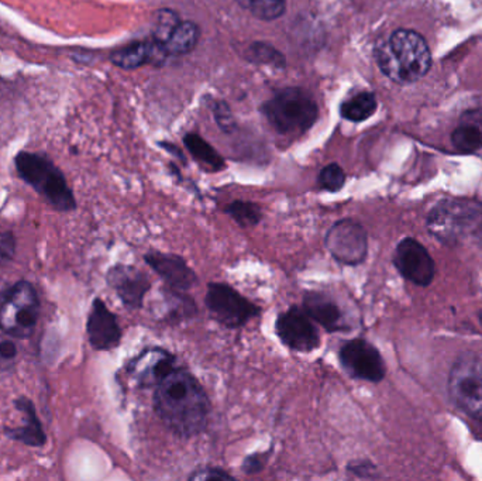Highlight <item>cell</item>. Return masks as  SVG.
<instances>
[{
  "instance_id": "6da1fadb",
  "label": "cell",
  "mask_w": 482,
  "mask_h": 481,
  "mask_svg": "<svg viewBox=\"0 0 482 481\" xmlns=\"http://www.w3.org/2000/svg\"><path fill=\"white\" fill-rule=\"evenodd\" d=\"M154 410L160 420L181 438L204 433L211 413V401L191 371L176 368L154 389Z\"/></svg>"
},
{
  "instance_id": "30bf717a",
  "label": "cell",
  "mask_w": 482,
  "mask_h": 481,
  "mask_svg": "<svg viewBox=\"0 0 482 481\" xmlns=\"http://www.w3.org/2000/svg\"><path fill=\"white\" fill-rule=\"evenodd\" d=\"M339 361L351 379L368 383H380L387 374V366L380 350L365 339L344 342L339 349Z\"/></svg>"
},
{
  "instance_id": "277c9868",
  "label": "cell",
  "mask_w": 482,
  "mask_h": 481,
  "mask_svg": "<svg viewBox=\"0 0 482 481\" xmlns=\"http://www.w3.org/2000/svg\"><path fill=\"white\" fill-rule=\"evenodd\" d=\"M427 228L443 243H460L471 236L482 241V207L460 199L440 202L430 212Z\"/></svg>"
},
{
  "instance_id": "4fadbf2b",
  "label": "cell",
  "mask_w": 482,
  "mask_h": 481,
  "mask_svg": "<svg viewBox=\"0 0 482 481\" xmlns=\"http://www.w3.org/2000/svg\"><path fill=\"white\" fill-rule=\"evenodd\" d=\"M108 284L115 290L121 304L131 311L142 308L144 298L152 290V283L149 275L134 265H113L106 275Z\"/></svg>"
},
{
  "instance_id": "ba28073f",
  "label": "cell",
  "mask_w": 482,
  "mask_h": 481,
  "mask_svg": "<svg viewBox=\"0 0 482 481\" xmlns=\"http://www.w3.org/2000/svg\"><path fill=\"white\" fill-rule=\"evenodd\" d=\"M448 392L464 412L482 422V364L476 356H461L448 376Z\"/></svg>"
},
{
  "instance_id": "8fae6325",
  "label": "cell",
  "mask_w": 482,
  "mask_h": 481,
  "mask_svg": "<svg viewBox=\"0 0 482 481\" xmlns=\"http://www.w3.org/2000/svg\"><path fill=\"white\" fill-rule=\"evenodd\" d=\"M276 334L282 345L294 352L310 353L320 347V335L315 322L297 305L277 316Z\"/></svg>"
},
{
  "instance_id": "4316f807",
  "label": "cell",
  "mask_w": 482,
  "mask_h": 481,
  "mask_svg": "<svg viewBox=\"0 0 482 481\" xmlns=\"http://www.w3.org/2000/svg\"><path fill=\"white\" fill-rule=\"evenodd\" d=\"M20 349L16 337L0 330V377L9 376L19 361Z\"/></svg>"
},
{
  "instance_id": "603a6c76",
  "label": "cell",
  "mask_w": 482,
  "mask_h": 481,
  "mask_svg": "<svg viewBox=\"0 0 482 481\" xmlns=\"http://www.w3.org/2000/svg\"><path fill=\"white\" fill-rule=\"evenodd\" d=\"M185 144L189 152L199 163L209 171H220L225 167V161L215 152L211 145L207 144L204 139L195 134H189L185 137Z\"/></svg>"
},
{
  "instance_id": "e0dca14e",
  "label": "cell",
  "mask_w": 482,
  "mask_h": 481,
  "mask_svg": "<svg viewBox=\"0 0 482 481\" xmlns=\"http://www.w3.org/2000/svg\"><path fill=\"white\" fill-rule=\"evenodd\" d=\"M303 311L309 318L320 325L329 334L347 332L351 329L346 321L343 309L328 294L321 291H307L303 295Z\"/></svg>"
},
{
  "instance_id": "1f68e13d",
  "label": "cell",
  "mask_w": 482,
  "mask_h": 481,
  "mask_svg": "<svg viewBox=\"0 0 482 481\" xmlns=\"http://www.w3.org/2000/svg\"><path fill=\"white\" fill-rule=\"evenodd\" d=\"M15 251L16 241L12 233L2 231L0 233V264H6V262H12Z\"/></svg>"
},
{
  "instance_id": "5bb4252c",
  "label": "cell",
  "mask_w": 482,
  "mask_h": 481,
  "mask_svg": "<svg viewBox=\"0 0 482 481\" xmlns=\"http://www.w3.org/2000/svg\"><path fill=\"white\" fill-rule=\"evenodd\" d=\"M393 264L402 277L422 287L429 285L435 277V262L426 249L414 239H403L396 246Z\"/></svg>"
},
{
  "instance_id": "d4e9b609",
  "label": "cell",
  "mask_w": 482,
  "mask_h": 481,
  "mask_svg": "<svg viewBox=\"0 0 482 481\" xmlns=\"http://www.w3.org/2000/svg\"><path fill=\"white\" fill-rule=\"evenodd\" d=\"M150 59H152V48L146 43L131 44V46L119 49L111 56V61L126 69H139Z\"/></svg>"
},
{
  "instance_id": "f546056e",
  "label": "cell",
  "mask_w": 482,
  "mask_h": 481,
  "mask_svg": "<svg viewBox=\"0 0 482 481\" xmlns=\"http://www.w3.org/2000/svg\"><path fill=\"white\" fill-rule=\"evenodd\" d=\"M269 452H257V454H248L243 460L241 470L245 475H257V473L263 472L266 469L267 463H268Z\"/></svg>"
},
{
  "instance_id": "44dd1931",
  "label": "cell",
  "mask_w": 482,
  "mask_h": 481,
  "mask_svg": "<svg viewBox=\"0 0 482 481\" xmlns=\"http://www.w3.org/2000/svg\"><path fill=\"white\" fill-rule=\"evenodd\" d=\"M164 290L165 301L168 304V316L171 321H183V319H191L198 314L194 298L189 296L185 291H176L173 288L165 287Z\"/></svg>"
},
{
  "instance_id": "8992f818",
  "label": "cell",
  "mask_w": 482,
  "mask_h": 481,
  "mask_svg": "<svg viewBox=\"0 0 482 481\" xmlns=\"http://www.w3.org/2000/svg\"><path fill=\"white\" fill-rule=\"evenodd\" d=\"M264 113L281 134H300L315 123L318 106L307 92L287 90L267 102Z\"/></svg>"
},
{
  "instance_id": "ac0fdd59",
  "label": "cell",
  "mask_w": 482,
  "mask_h": 481,
  "mask_svg": "<svg viewBox=\"0 0 482 481\" xmlns=\"http://www.w3.org/2000/svg\"><path fill=\"white\" fill-rule=\"evenodd\" d=\"M453 144L463 153H473L482 147V109L466 112L457 129L453 132Z\"/></svg>"
},
{
  "instance_id": "9c48e42d",
  "label": "cell",
  "mask_w": 482,
  "mask_h": 481,
  "mask_svg": "<svg viewBox=\"0 0 482 481\" xmlns=\"http://www.w3.org/2000/svg\"><path fill=\"white\" fill-rule=\"evenodd\" d=\"M325 246L334 262L356 267L367 259V231L357 220H337L326 233Z\"/></svg>"
},
{
  "instance_id": "3957f363",
  "label": "cell",
  "mask_w": 482,
  "mask_h": 481,
  "mask_svg": "<svg viewBox=\"0 0 482 481\" xmlns=\"http://www.w3.org/2000/svg\"><path fill=\"white\" fill-rule=\"evenodd\" d=\"M15 164L20 178L33 187L51 207L61 212L77 208L66 176L50 158L37 153L23 152L17 155Z\"/></svg>"
},
{
  "instance_id": "2e32d148",
  "label": "cell",
  "mask_w": 482,
  "mask_h": 481,
  "mask_svg": "<svg viewBox=\"0 0 482 481\" xmlns=\"http://www.w3.org/2000/svg\"><path fill=\"white\" fill-rule=\"evenodd\" d=\"M87 332L90 346L95 350L116 349L123 337L118 316L100 298L93 301L88 316Z\"/></svg>"
},
{
  "instance_id": "7a4b0ae2",
  "label": "cell",
  "mask_w": 482,
  "mask_h": 481,
  "mask_svg": "<svg viewBox=\"0 0 482 481\" xmlns=\"http://www.w3.org/2000/svg\"><path fill=\"white\" fill-rule=\"evenodd\" d=\"M381 71L398 84H412L429 72L432 54L426 41L412 30H396L377 48Z\"/></svg>"
},
{
  "instance_id": "d6986e66",
  "label": "cell",
  "mask_w": 482,
  "mask_h": 481,
  "mask_svg": "<svg viewBox=\"0 0 482 481\" xmlns=\"http://www.w3.org/2000/svg\"><path fill=\"white\" fill-rule=\"evenodd\" d=\"M16 407L20 408L26 413V418L22 426L10 429V438L28 444V446H43L46 444V433L36 413L35 405L26 398H20L16 401Z\"/></svg>"
},
{
  "instance_id": "5b68a950",
  "label": "cell",
  "mask_w": 482,
  "mask_h": 481,
  "mask_svg": "<svg viewBox=\"0 0 482 481\" xmlns=\"http://www.w3.org/2000/svg\"><path fill=\"white\" fill-rule=\"evenodd\" d=\"M40 314L37 291L28 281H19L0 296V330L16 339L35 332Z\"/></svg>"
},
{
  "instance_id": "9a60e30c",
  "label": "cell",
  "mask_w": 482,
  "mask_h": 481,
  "mask_svg": "<svg viewBox=\"0 0 482 481\" xmlns=\"http://www.w3.org/2000/svg\"><path fill=\"white\" fill-rule=\"evenodd\" d=\"M144 262L173 290L188 293L198 283V275L180 254L152 251L144 254Z\"/></svg>"
},
{
  "instance_id": "cb8c5ba5",
  "label": "cell",
  "mask_w": 482,
  "mask_h": 481,
  "mask_svg": "<svg viewBox=\"0 0 482 481\" xmlns=\"http://www.w3.org/2000/svg\"><path fill=\"white\" fill-rule=\"evenodd\" d=\"M226 213L240 228H256L263 220L260 205L250 201H235L227 205Z\"/></svg>"
},
{
  "instance_id": "d6a6232c",
  "label": "cell",
  "mask_w": 482,
  "mask_h": 481,
  "mask_svg": "<svg viewBox=\"0 0 482 481\" xmlns=\"http://www.w3.org/2000/svg\"><path fill=\"white\" fill-rule=\"evenodd\" d=\"M479 319H481V324H482V311H481V314H479Z\"/></svg>"
},
{
  "instance_id": "ffe728a7",
  "label": "cell",
  "mask_w": 482,
  "mask_h": 481,
  "mask_svg": "<svg viewBox=\"0 0 482 481\" xmlns=\"http://www.w3.org/2000/svg\"><path fill=\"white\" fill-rule=\"evenodd\" d=\"M199 31L196 25L191 22L178 23L168 40L165 41L162 49L167 54L173 56H183L195 48L198 43Z\"/></svg>"
},
{
  "instance_id": "484cf974",
  "label": "cell",
  "mask_w": 482,
  "mask_h": 481,
  "mask_svg": "<svg viewBox=\"0 0 482 481\" xmlns=\"http://www.w3.org/2000/svg\"><path fill=\"white\" fill-rule=\"evenodd\" d=\"M237 4L250 10L258 19H278L284 13L287 0H237Z\"/></svg>"
},
{
  "instance_id": "52a82bcc",
  "label": "cell",
  "mask_w": 482,
  "mask_h": 481,
  "mask_svg": "<svg viewBox=\"0 0 482 481\" xmlns=\"http://www.w3.org/2000/svg\"><path fill=\"white\" fill-rule=\"evenodd\" d=\"M204 305L215 321L229 329L245 326L251 319L261 315L260 306L225 283L207 284Z\"/></svg>"
},
{
  "instance_id": "83f0119b",
  "label": "cell",
  "mask_w": 482,
  "mask_h": 481,
  "mask_svg": "<svg viewBox=\"0 0 482 481\" xmlns=\"http://www.w3.org/2000/svg\"><path fill=\"white\" fill-rule=\"evenodd\" d=\"M319 187L328 192H339L346 184V174L339 164H329L318 176Z\"/></svg>"
},
{
  "instance_id": "7402d4cb",
  "label": "cell",
  "mask_w": 482,
  "mask_h": 481,
  "mask_svg": "<svg viewBox=\"0 0 482 481\" xmlns=\"http://www.w3.org/2000/svg\"><path fill=\"white\" fill-rule=\"evenodd\" d=\"M377 109V99L372 93L362 92L352 96L341 105L343 118L351 122H362L374 114Z\"/></svg>"
},
{
  "instance_id": "4dcf8cb0",
  "label": "cell",
  "mask_w": 482,
  "mask_h": 481,
  "mask_svg": "<svg viewBox=\"0 0 482 481\" xmlns=\"http://www.w3.org/2000/svg\"><path fill=\"white\" fill-rule=\"evenodd\" d=\"M189 480L194 481H209V480H235L230 473L220 467H204L196 469L195 472L189 476Z\"/></svg>"
},
{
  "instance_id": "f1b7e54d",
  "label": "cell",
  "mask_w": 482,
  "mask_h": 481,
  "mask_svg": "<svg viewBox=\"0 0 482 481\" xmlns=\"http://www.w3.org/2000/svg\"><path fill=\"white\" fill-rule=\"evenodd\" d=\"M178 23L180 22H178L176 16L173 15V12H161L160 15H158V19L157 22H155L152 35H154L155 43H157L161 48H162L165 41L170 37L173 28L178 26Z\"/></svg>"
},
{
  "instance_id": "7c38bea8",
  "label": "cell",
  "mask_w": 482,
  "mask_h": 481,
  "mask_svg": "<svg viewBox=\"0 0 482 481\" xmlns=\"http://www.w3.org/2000/svg\"><path fill=\"white\" fill-rule=\"evenodd\" d=\"M176 366V358L164 347H146L127 364V373L133 377L140 389L154 390L162 379L173 373Z\"/></svg>"
}]
</instances>
